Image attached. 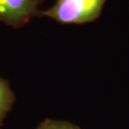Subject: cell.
Instances as JSON below:
<instances>
[{
    "label": "cell",
    "mask_w": 129,
    "mask_h": 129,
    "mask_svg": "<svg viewBox=\"0 0 129 129\" xmlns=\"http://www.w3.org/2000/svg\"><path fill=\"white\" fill-rule=\"evenodd\" d=\"M105 0H55L50 9L41 13L61 24H84L100 16Z\"/></svg>",
    "instance_id": "6da1fadb"
},
{
    "label": "cell",
    "mask_w": 129,
    "mask_h": 129,
    "mask_svg": "<svg viewBox=\"0 0 129 129\" xmlns=\"http://www.w3.org/2000/svg\"><path fill=\"white\" fill-rule=\"evenodd\" d=\"M43 0H0V22L14 29L24 26L41 14Z\"/></svg>",
    "instance_id": "7a4b0ae2"
},
{
    "label": "cell",
    "mask_w": 129,
    "mask_h": 129,
    "mask_svg": "<svg viewBox=\"0 0 129 129\" xmlns=\"http://www.w3.org/2000/svg\"><path fill=\"white\" fill-rule=\"evenodd\" d=\"M14 101V94L10 88L9 83L0 77V120L1 121L12 108Z\"/></svg>",
    "instance_id": "3957f363"
},
{
    "label": "cell",
    "mask_w": 129,
    "mask_h": 129,
    "mask_svg": "<svg viewBox=\"0 0 129 129\" xmlns=\"http://www.w3.org/2000/svg\"><path fill=\"white\" fill-rule=\"evenodd\" d=\"M37 129H74L71 126L65 123L57 122V121H52V120H47L43 122Z\"/></svg>",
    "instance_id": "277c9868"
},
{
    "label": "cell",
    "mask_w": 129,
    "mask_h": 129,
    "mask_svg": "<svg viewBox=\"0 0 129 129\" xmlns=\"http://www.w3.org/2000/svg\"><path fill=\"white\" fill-rule=\"evenodd\" d=\"M0 122H1V120H0Z\"/></svg>",
    "instance_id": "5b68a950"
}]
</instances>
